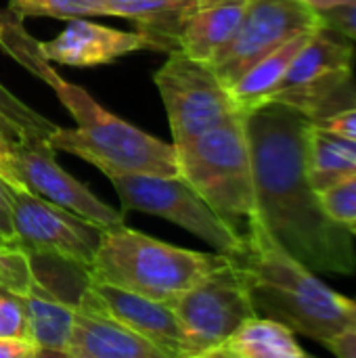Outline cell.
Masks as SVG:
<instances>
[{"mask_svg": "<svg viewBox=\"0 0 356 358\" xmlns=\"http://www.w3.org/2000/svg\"><path fill=\"white\" fill-rule=\"evenodd\" d=\"M0 338L29 340L27 315L23 300L13 294H0Z\"/></svg>", "mask_w": 356, "mask_h": 358, "instance_id": "26", "label": "cell"}, {"mask_svg": "<svg viewBox=\"0 0 356 358\" xmlns=\"http://www.w3.org/2000/svg\"><path fill=\"white\" fill-rule=\"evenodd\" d=\"M348 231H350V233H353V237H356V227H350V229H348Z\"/></svg>", "mask_w": 356, "mask_h": 358, "instance_id": "34", "label": "cell"}, {"mask_svg": "<svg viewBox=\"0 0 356 358\" xmlns=\"http://www.w3.org/2000/svg\"><path fill=\"white\" fill-rule=\"evenodd\" d=\"M38 50L48 63L94 67L113 63L136 50H149V44L136 29L122 31L92 23L88 17H73L67 19L65 29L57 38L38 42Z\"/></svg>", "mask_w": 356, "mask_h": 358, "instance_id": "14", "label": "cell"}, {"mask_svg": "<svg viewBox=\"0 0 356 358\" xmlns=\"http://www.w3.org/2000/svg\"><path fill=\"white\" fill-rule=\"evenodd\" d=\"M153 82L166 107L174 147L243 113L212 65L183 50L168 52Z\"/></svg>", "mask_w": 356, "mask_h": 358, "instance_id": "9", "label": "cell"}, {"mask_svg": "<svg viewBox=\"0 0 356 358\" xmlns=\"http://www.w3.org/2000/svg\"><path fill=\"white\" fill-rule=\"evenodd\" d=\"M36 279L31 256L17 243L0 241V294L23 296Z\"/></svg>", "mask_w": 356, "mask_h": 358, "instance_id": "24", "label": "cell"}, {"mask_svg": "<svg viewBox=\"0 0 356 358\" xmlns=\"http://www.w3.org/2000/svg\"><path fill=\"white\" fill-rule=\"evenodd\" d=\"M118 191L122 212H143L166 218L180 229L210 243L218 254L233 260L245 256V241L235 235L208 201L180 176L164 174H111L107 176Z\"/></svg>", "mask_w": 356, "mask_h": 358, "instance_id": "8", "label": "cell"}, {"mask_svg": "<svg viewBox=\"0 0 356 358\" xmlns=\"http://www.w3.org/2000/svg\"><path fill=\"white\" fill-rule=\"evenodd\" d=\"M0 241L15 243L13 227V187L0 178Z\"/></svg>", "mask_w": 356, "mask_h": 358, "instance_id": "30", "label": "cell"}, {"mask_svg": "<svg viewBox=\"0 0 356 358\" xmlns=\"http://www.w3.org/2000/svg\"><path fill=\"white\" fill-rule=\"evenodd\" d=\"M323 346L340 358H356V325L346 327L323 342Z\"/></svg>", "mask_w": 356, "mask_h": 358, "instance_id": "32", "label": "cell"}, {"mask_svg": "<svg viewBox=\"0 0 356 358\" xmlns=\"http://www.w3.org/2000/svg\"><path fill=\"white\" fill-rule=\"evenodd\" d=\"M17 157L25 185L31 193L61 206L105 229L124 224L126 214L101 201L86 185L67 174L55 159V149L46 138H23L17 143Z\"/></svg>", "mask_w": 356, "mask_h": 358, "instance_id": "12", "label": "cell"}, {"mask_svg": "<svg viewBox=\"0 0 356 358\" xmlns=\"http://www.w3.org/2000/svg\"><path fill=\"white\" fill-rule=\"evenodd\" d=\"M15 243L29 256L69 264L86 275L105 227L82 218L52 201L13 189Z\"/></svg>", "mask_w": 356, "mask_h": 358, "instance_id": "10", "label": "cell"}, {"mask_svg": "<svg viewBox=\"0 0 356 358\" xmlns=\"http://www.w3.org/2000/svg\"><path fill=\"white\" fill-rule=\"evenodd\" d=\"M266 103H281L311 124L355 107L353 42L327 25L315 29Z\"/></svg>", "mask_w": 356, "mask_h": 358, "instance_id": "6", "label": "cell"}, {"mask_svg": "<svg viewBox=\"0 0 356 358\" xmlns=\"http://www.w3.org/2000/svg\"><path fill=\"white\" fill-rule=\"evenodd\" d=\"M323 210L346 229L356 227V174L319 193Z\"/></svg>", "mask_w": 356, "mask_h": 358, "instance_id": "25", "label": "cell"}, {"mask_svg": "<svg viewBox=\"0 0 356 358\" xmlns=\"http://www.w3.org/2000/svg\"><path fill=\"white\" fill-rule=\"evenodd\" d=\"M21 300L27 315L29 340L42 348L44 357H63L73 323L76 302L61 298V294L52 285H48L38 275V271L31 287L21 296Z\"/></svg>", "mask_w": 356, "mask_h": 358, "instance_id": "18", "label": "cell"}, {"mask_svg": "<svg viewBox=\"0 0 356 358\" xmlns=\"http://www.w3.org/2000/svg\"><path fill=\"white\" fill-rule=\"evenodd\" d=\"M321 25L319 10L304 0H252L235 36L210 65L229 88L264 55L290 38Z\"/></svg>", "mask_w": 356, "mask_h": 358, "instance_id": "11", "label": "cell"}, {"mask_svg": "<svg viewBox=\"0 0 356 358\" xmlns=\"http://www.w3.org/2000/svg\"><path fill=\"white\" fill-rule=\"evenodd\" d=\"M63 357L166 358L159 348L118 321L88 281L76 300L73 323Z\"/></svg>", "mask_w": 356, "mask_h": 358, "instance_id": "13", "label": "cell"}, {"mask_svg": "<svg viewBox=\"0 0 356 358\" xmlns=\"http://www.w3.org/2000/svg\"><path fill=\"white\" fill-rule=\"evenodd\" d=\"M0 178L17 191H29L17 157V143L0 130Z\"/></svg>", "mask_w": 356, "mask_h": 358, "instance_id": "27", "label": "cell"}, {"mask_svg": "<svg viewBox=\"0 0 356 358\" xmlns=\"http://www.w3.org/2000/svg\"><path fill=\"white\" fill-rule=\"evenodd\" d=\"M44 357L42 348L25 338H0V358Z\"/></svg>", "mask_w": 356, "mask_h": 358, "instance_id": "31", "label": "cell"}, {"mask_svg": "<svg viewBox=\"0 0 356 358\" xmlns=\"http://www.w3.org/2000/svg\"><path fill=\"white\" fill-rule=\"evenodd\" d=\"M258 218L275 241L315 273H356L353 233L321 206L306 170L311 120L264 103L245 115Z\"/></svg>", "mask_w": 356, "mask_h": 358, "instance_id": "1", "label": "cell"}, {"mask_svg": "<svg viewBox=\"0 0 356 358\" xmlns=\"http://www.w3.org/2000/svg\"><path fill=\"white\" fill-rule=\"evenodd\" d=\"M323 25L340 31L346 36L350 42H356V4H346V6H336L327 10H319Z\"/></svg>", "mask_w": 356, "mask_h": 358, "instance_id": "28", "label": "cell"}, {"mask_svg": "<svg viewBox=\"0 0 356 358\" xmlns=\"http://www.w3.org/2000/svg\"><path fill=\"white\" fill-rule=\"evenodd\" d=\"M306 170L317 193L356 174V141L325 132L311 124Z\"/></svg>", "mask_w": 356, "mask_h": 358, "instance_id": "21", "label": "cell"}, {"mask_svg": "<svg viewBox=\"0 0 356 358\" xmlns=\"http://www.w3.org/2000/svg\"><path fill=\"white\" fill-rule=\"evenodd\" d=\"M59 126L38 113L34 107L25 105L17 99L6 86L0 84V130L13 138L15 143L36 136V138H50V134Z\"/></svg>", "mask_w": 356, "mask_h": 358, "instance_id": "22", "label": "cell"}, {"mask_svg": "<svg viewBox=\"0 0 356 358\" xmlns=\"http://www.w3.org/2000/svg\"><path fill=\"white\" fill-rule=\"evenodd\" d=\"M245 115L239 113L193 141L174 147L178 174L243 241H248L258 220Z\"/></svg>", "mask_w": 356, "mask_h": 358, "instance_id": "5", "label": "cell"}, {"mask_svg": "<svg viewBox=\"0 0 356 358\" xmlns=\"http://www.w3.org/2000/svg\"><path fill=\"white\" fill-rule=\"evenodd\" d=\"M313 31H304V34L290 38L287 42L277 46L275 50L264 55L260 61H256L237 82H233L229 86L233 99L237 101V105L241 107L243 113L258 109L260 105H264L271 99L275 88L285 78L292 61L296 59V55L300 52V48L304 46V42L311 38Z\"/></svg>", "mask_w": 356, "mask_h": 358, "instance_id": "20", "label": "cell"}, {"mask_svg": "<svg viewBox=\"0 0 356 358\" xmlns=\"http://www.w3.org/2000/svg\"><path fill=\"white\" fill-rule=\"evenodd\" d=\"M308 6H313L315 10H327V8H336V6H346V4H356V0H304Z\"/></svg>", "mask_w": 356, "mask_h": 358, "instance_id": "33", "label": "cell"}, {"mask_svg": "<svg viewBox=\"0 0 356 358\" xmlns=\"http://www.w3.org/2000/svg\"><path fill=\"white\" fill-rule=\"evenodd\" d=\"M252 0H195L180 38V50L210 63L235 36Z\"/></svg>", "mask_w": 356, "mask_h": 358, "instance_id": "17", "label": "cell"}, {"mask_svg": "<svg viewBox=\"0 0 356 358\" xmlns=\"http://www.w3.org/2000/svg\"><path fill=\"white\" fill-rule=\"evenodd\" d=\"M193 6L195 0H107V17L134 21L149 50L168 55L180 50V38Z\"/></svg>", "mask_w": 356, "mask_h": 358, "instance_id": "16", "label": "cell"}, {"mask_svg": "<svg viewBox=\"0 0 356 358\" xmlns=\"http://www.w3.org/2000/svg\"><path fill=\"white\" fill-rule=\"evenodd\" d=\"M8 10L17 17H52V19H73V17H107V0H8Z\"/></svg>", "mask_w": 356, "mask_h": 358, "instance_id": "23", "label": "cell"}, {"mask_svg": "<svg viewBox=\"0 0 356 358\" xmlns=\"http://www.w3.org/2000/svg\"><path fill=\"white\" fill-rule=\"evenodd\" d=\"M88 281V279H86ZM109 313L130 331L159 348L166 358H180V327L168 302L151 300L115 285L88 281Z\"/></svg>", "mask_w": 356, "mask_h": 358, "instance_id": "15", "label": "cell"}, {"mask_svg": "<svg viewBox=\"0 0 356 358\" xmlns=\"http://www.w3.org/2000/svg\"><path fill=\"white\" fill-rule=\"evenodd\" d=\"M239 262L256 315L275 319L323 344L334 334L355 327L356 302L327 287L315 271L283 250L258 218Z\"/></svg>", "mask_w": 356, "mask_h": 358, "instance_id": "2", "label": "cell"}, {"mask_svg": "<svg viewBox=\"0 0 356 358\" xmlns=\"http://www.w3.org/2000/svg\"><path fill=\"white\" fill-rule=\"evenodd\" d=\"M229 260L233 258L218 252L206 254L176 248L126 224H118L103 233L86 279L151 300L172 302Z\"/></svg>", "mask_w": 356, "mask_h": 358, "instance_id": "4", "label": "cell"}, {"mask_svg": "<svg viewBox=\"0 0 356 358\" xmlns=\"http://www.w3.org/2000/svg\"><path fill=\"white\" fill-rule=\"evenodd\" d=\"M168 304L180 327V358H212L245 319L256 315L237 260L212 271Z\"/></svg>", "mask_w": 356, "mask_h": 358, "instance_id": "7", "label": "cell"}, {"mask_svg": "<svg viewBox=\"0 0 356 358\" xmlns=\"http://www.w3.org/2000/svg\"><path fill=\"white\" fill-rule=\"evenodd\" d=\"M308 352L283 323L254 315L245 319L212 358H306Z\"/></svg>", "mask_w": 356, "mask_h": 358, "instance_id": "19", "label": "cell"}, {"mask_svg": "<svg viewBox=\"0 0 356 358\" xmlns=\"http://www.w3.org/2000/svg\"><path fill=\"white\" fill-rule=\"evenodd\" d=\"M63 107L73 115L78 128H57L48 143L55 151H67L105 176L111 174H178L176 149L126 120L101 107L82 86L59 73L48 82Z\"/></svg>", "mask_w": 356, "mask_h": 358, "instance_id": "3", "label": "cell"}, {"mask_svg": "<svg viewBox=\"0 0 356 358\" xmlns=\"http://www.w3.org/2000/svg\"><path fill=\"white\" fill-rule=\"evenodd\" d=\"M325 132H332V134H338V136H346V138H355L356 141V105L355 107H348L344 111H338L317 124H313Z\"/></svg>", "mask_w": 356, "mask_h": 358, "instance_id": "29", "label": "cell"}]
</instances>
